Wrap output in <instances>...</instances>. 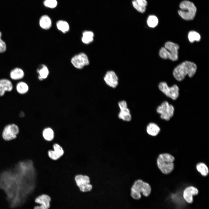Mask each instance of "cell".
Here are the masks:
<instances>
[{
    "label": "cell",
    "instance_id": "cell-1",
    "mask_svg": "<svg viewBox=\"0 0 209 209\" xmlns=\"http://www.w3.org/2000/svg\"><path fill=\"white\" fill-rule=\"evenodd\" d=\"M197 69V66L195 63L190 61H185L174 69L173 75L177 81H181L187 75L190 78L193 77L196 72Z\"/></svg>",
    "mask_w": 209,
    "mask_h": 209
},
{
    "label": "cell",
    "instance_id": "cell-2",
    "mask_svg": "<svg viewBox=\"0 0 209 209\" xmlns=\"http://www.w3.org/2000/svg\"><path fill=\"white\" fill-rule=\"evenodd\" d=\"M151 191V188L147 182L140 179L136 180L131 188V195L134 199H139L141 197V194L145 197L148 196Z\"/></svg>",
    "mask_w": 209,
    "mask_h": 209
},
{
    "label": "cell",
    "instance_id": "cell-3",
    "mask_svg": "<svg viewBox=\"0 0 209 209\" xmlns=\"http://www.w3.org/2000/svg\"><path fill=\"white\" fill-rule=\"evenodd\" d=\"M174 157L168 153L159 154L156 159V164L158 169L164 174H168L173 170L174 168Z\"/></svg>",
    "mask_w": 209,
    "mask_h": 209
},
{
    "label": "cell",
    "instance_id": "cell-4",
    "mask_svg": "<svg viewBox=\"0 0 209 209\" xmlns=\"http://www.w3.org/2000/svg\"><path fill=\"white\" fill-rule=\"evenodd\" d=\"M179 45L171 42H166L165 47H162L159 52L160 56L164 59H169L173 61L178 60Z\"/></svg>",
    "mask_w": 209,
    "mask_h": 209
},
{
    "label": "cell",
    "instance_id": "cell-5",
    "mask_svg": "<svg viewBox=\"0 0 209 209\" xmlns=\"http://www.w3.org/2000/svg\"><path fill=\"white\" fill-rule=\"evenodd\" d=\"M180 10L178 11L179 15L186 20H193L197 11V8L194 3L188 1H184L180 4Z\"/></svg>",
    "mask_w": 209,
    "mask_h": 209
},
{
    "label": "cell",
    "instance_id": "cell-6",
    "mask_svg": "<svg viewBox=\"0 0 209 209\" xmlns=\"http://www.w3.org/2000/svg\"><path fill=\"white\" fill-rule=\"evenodd\" d=\"M174 110L173 106L167 101L163 102L157 107L156 109L157 113L160 114L161 118L166 121L170 120L172 117Z\"/></svg>",
    "mask_w": 209,
    "mask_h": 209
},
{
    "label": "cell",
    "instance_id": "cell-7",
    "mask_svg": "<svg viewBox=\"0 0 209 209\" xmlns=\"http://www.w3.org/2000/svg\"><path fill=\"white\" fill-rule=\"evenodd\" d=\"M158 87L159 89L167 97L173 100H176L179 96V89L176 84L169 87L166 82H163L160 83Z\"/></svg>",
    "mask_w": 209,
    "mask_h": 209
},
{
    "label": "cell",
    "instance_id": "cell-8",
    "mask_svg": "<svg viewBox=\"0 0 209 209\" xmlns=\"http://www.w3.org/2000/svg\"><path fill=\"white\" fill-rule=\"evenodd\" d=\"M76 184L80 190L82 192L90 191L93 188V185L91 184L90 177L86 175H78L75 177Z\"/></svg>",
    "mask_w": 209,
    "mask_h": 209
},
{
    "label": "cell",
    "instance_id": "cell-9",
    "mask_svg": "<svg viewBox=\"0 0 209 209\" xmlns=\"http://www.w3.org/2000/svg\"><path fill=\"white\" fill-rule=\"evenodd\" d=\"M19 131V128L17 125L14 123L9 124L3 127L2 136L5 140H10L16 138Z\"/></svg>",
    "mask_w": 209,
    "mask_h": 209
},
{
    "label": "cell",
    "instance_id": "cell-10",
    "mask_svg": "<svg viewBox=\"0 0 209 209\" xmlns=\"http://www.w3.org/2000/svg\"><path fill=\"white\" fill-rule=\"evenodd\" d=\"M71 62L73 65L78 69H82L89 64L87 55L83 53H80L74 56L71 58Z\"/></svg>",
    "mask_w": 209,
    "mask_h": 209
},
{
    "label": "cell",
    "instance_id": "cell-11",
    "mask_svg": "<svg viewBox=\"0 0 209 209\" xmlns=\"http://www.w3.org/2000/svg\"><path fill=\"white\" fill-rule=\"evenodd\" d=\"M118 105L120 110L118 114L119 118L125 121H130L131 115L127 102L124 100L120 101L118 102Z\"/></svg>",
    "mask_w": 209,
    "mask_h": 209
},
{
    "label": "cell",
    "instance_id": "cell-12",
    "mask_svg": "<svg viewBox=\"0 0 209 209\" xmlns=\"http://www.w3.org/2000/svg\"><path fill=\"white\" fill-rule=\"evenodd\" d=\"M51 198L48 195L42 194L35 198V201L38 205L35 206L33 209H49L50 207Z\"/></svg>",
    "mask_w": 209,
    "mask_h": 209
},
{
    "label": "cell",
    "instance_id": "cell-13",
    "mask_svg": "<svg viewBox=\"0 0 209 209\" xmlns=\"http://www.w3.org/2000/svg\"><path fill=\"white\" fill-rule=\"evenodd\" d=\"M105 83L109 87L115 88L118 84V76L113 71H107L104 78Z\"/></svg>",
    "mask_w": 209,
    "mask_h": 209
},
{
    "label": "cell",
    "instance_id": "cell-14",
    "mask_svg": "<svg viewBox=\"0 0 209 209\" xmlns=\"http://www.w3.org/2000/svg\"><path fill=\"white\" fill-rule=\"evenodd\" d=\"M199 191L196 187L190 186L186 187L183 190V197L188 203H191L193 201V196L198 194Z\"/></svg>",
    "mask_w": 209,
    "mask_h": 209
},
{
    "label": "cell",
    "instance_id": "cell-15",
    "mask_svg": "<svg viewBox=\"0 0 209 209\" xmlns=\"http://www.w3.org/2000/svg\"><path fill=\"white\" fill-rule=\"evenodd\" d=\"M53 150H49L48 154L52 159L56 160L63 155L64 151L62 147L57 144H55L53 146Z\"/></svg>",
    "mask_w": 209,
    "mask_h": 209
},
{
    "label": "cell",
    "instance_id": "cell-16",
    "mask_svg": "<svg viewBox=\"0 0 209 209\" xmlns=\"http://www.w3.org/2000/svg\"><path fill=\"white\" fill-rule=\"evenodd\" d=\"M13 89L12 82L7 79H0V97L3 96L6 91H11Z\"/></svg>",
    "mask_w": 209,
    "mask_h": 209
},
{
    "label": "cell",
    "instance_id": "cell-17",
    "mask_svg": "<svg viewBox=\"0 0 209 209\" xmlns=\"http://www.w3.org/2000/svg\"><path fill=\"white\" fill-rule=\"evenodd\" d=\"M160 131V129L156 123L153 122L149 123L147 126L146 131L149 135L155 136L158 135Z\"/></svg>",
    "mask_w": 209,
    "mask_h": 209
},
{
    "label": "cell",
    "instance_id": "cell-18",
    "mask_svg": "<svg viewBox=\"0 0 209 209\" xmlns=\"http://www.w3.org/2000/svg\"><path fill=\"white\" fill-rule=\"evenodd\" d=\"M10 78L14 80H18L23 78L24 75V71L19 68H15L12 69L10 74Z\"/></svg>",
    "mask_w": 209,
    "mask_h": 209
},
{
    "label": "cell",
    "instance_id": "cell-19",
    "mask_svg": "<svg viewBox=\"0 0 209 209\" xmlns=\"http://www.w3.org/2000/svg\"><path fill=\"white\" fill-rule=\"evenodd\" d=\"M39 24L41 27L44 30L49 29L51 26V21L47 15L42 16L40 19Z\"/></svg>",
    "mask_w": 209,
    "mask_h": 209
},
{
    "label": "cell",
    "instance_id": "cell-20",
    "mask_svg": "<svg viewBox=\"0 0 209 209\" xmlns=\"http://www.w3.org/2000/svg\"><path fill=\"white\" fill-rule=\"evenodd\" d=\"M94 34L90 31H85L82 33V41L85 44H88L93 42Z\"/></svg>",
    "mask_w": 209,
    "mask_h": 209
},
{
    "label": "cell",
    "instance_id": "cell-21",
    "mask_svg": "<svg viewBox=\"0 0 209 209\" xmlns=\"http://www.w3.org/2000/svg\"><path fill=\"white\" fill-rule=\"evenodd\" d=\"M197 171L203 176H207L208 174L209 170L207 165L204 163L199 162L196 165Z\"/></svg>",
    "mask_w": 209,
    "mask_h": 209
},
{
    "label": "cell",
    "instance_id": "cell-22",
    "mask_svg": "<svg viewBox=\"0 0 209 209\" xmlns=\"http://www.w3.org/2000/svg\"><path fill=\"white\" fill-rule=\"evenodd\" d=\"M16 88L17 92L21 94H26L29 90V87L27 84L23 81L18 82L16 85Z\"/></svg>",
    "mask_w": 209,
    "mask_h": 209
},
{
    "label": "cell",
    "instance_id": "cell-23",
    "mask_svg": "<svg viewBox=\"0 0 209 209\" xmlns=\"http://www.w3.org/2000/svg\"><path fill=\"white\" fill-rule=\"evenodd\" d=\"M56 24L57 29L63 33H65L69 30V24L65 21L61 20L58 21Z\"/></svg>",
    "mask_w": 209,
    "mask_h": 209
},
{
    "label": "cell",
    "instance_id": "cell-24",
    "mask_svg": "<svg viewBox=\"0 0 209 209\" xmlns=\"http://www.w3.org/2000/svg\"><path fill=\"white\" fill-rule=\"evenodd\" d=\"M37 72L39 76L43 79L46 78L49 74V71L47 66L44 64H41L39 66L37 69Z\"/></svg>",
    "mask_w": 209,
    "mask_h": 209
},
{
    "label": "cell",
    "instance_id": "cell-25",
    "mask_svg": "<svg viewBox=\"0 0 209 209\" xmlns=\"http://www.w3.org/2000/svg\"><path fill=\"white\" fill-rule=\"evenodd\" d=\"M42 135L45 140L48 141H51L54 138V131L51 128H46L43 130Z\"/></svg>",
    "mask_w": 209,
    "mask_h": 209
},
{
    "label": "cell",
    "instance_id": "cell-26",
    "mask_svg": "<svg viewBox=\"0 0 209 209\" xmlns=\"http://www.w3.org/2000/svg\"><path fill=\"white\" fill-rule=\"evenodd\" d=\"M189 41L193 43L194 41H199L201 39V36L197 32L194 31H191L189 32L188 35Z\"/></svg>",
    "mask_w": 209,
    "mask_h": 209
},
{
    "label": "cell",
    "instance_id": "cell-27",
    "mask_svg": "<svg viewBox=\"0 0 209 209\" xmlns=\"http://www.w3.org/2000/svg\"><path fill=\"white\" fill-rule=\"evenodd\" d=\"M158 19L155 16L152 15L149 16L147 20L148 25L150 27L154 28L158 24Z\"/></svg>",
    "mask_w": 209,
    "mask_h": 209
},
{
    "label": "cell",
    "instance_id": "cell-28",
    "mask_svg": "<svg viewBox=\"0 0 209 209\" xmlns=\"http://www.w3.org/2000/svg\"><path fill=\"white\" fill-rule=\"evenodd\" d=\"M44 4L46 7L54 8L56 6L57 2L56 0H45L44 1Z\"/></svg>",
    "mask_w": 209,
    "mask_h": 209
},
{
    "label": "cell",
    "instance_id": "cell-29",
    "mask_svg": "<svg viewBox=\"0 0 209 209\" xmlns=\"http://www.w3.org/2000/svg\"><path fill=\"white\" fill-rule=\"evenodd\" d=\"M132 4L134 7L139 12L143 13L145 11L146 7H142L139 5L136 0H133Z\"/></svg>",
    "mask_w": 209,
    "mask_h": 209
},
{
    "label": "cell",
    "instance_id": "cell-30",
    "mask_svg": "<svg viewBox=\"0 0 209 209\" xmlns=\"http://www.w3.org/2000/svg\"><path fill=\"white\" fill-rule=\"evenodd\" d=\"M1 33L0 32V53L5 52L6 49V44L1 39Z\"/></svg>",
    "mask_w": 209,
    "mask_h": 209
},
{
    "label": "cell",
    "instance_id": "cell-31",
    "mask_svg": "<svg viewBox=\"0 0 209 209\" xmlns=\"http://www.w3.org/2000/svg\"><path fill=\"white\" fill-rule=\"evenodd\" d=\"M137 3L140 6L146 7L147 2L146 0H136Z\"/></svg>",
    "mask_w": 209,
    "mask_h": 209
}]
</instances>
